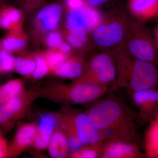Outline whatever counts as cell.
<instances>
[{"mask_svg": "<svg viewBox=\"0 0 158 158\" xmlns=\"http://www.w3.org/2000/svg\"><path fill=\"white\" fill-rule=\"evenodd\" d=\"M90 121L106 140L122 139L140 144L136 130L138 113L111 92L96 101L87 112Z\"/></svg>", "mask_w": 158, "mask_h": 158, "instance_id": "cell-1", "label": "cell"}, {"mask_svg": "<svg viewBox=\"0 0 158 158\" xmlns=\"http://www.w3.org/2000/svg\"><path fill=\"white\" fill-rule=\"evenodd\" d=\"M131 19L118 9L110 10L102 16L101 22L92 31V41L101 49L110 50L124 42Z\"/></svg>", "mask_w": 158, "mask_h": 158, "instance_id": "cell-2", "label": "cell"}, {"mask_svg": "<svg viewBox=\"0 0 158 158\" xmlns=\"http://www.w3.org/2000/svg\"><path fill=\"white\" fill-rule=\"evenodd\" d=\"M123 45L133 58L151 62L158 67L152 33L140 21L131 19Z\"/></svg>", "mask_w": 158, "mask_h": 158, "instance_id": "cell-3", "label": "cell"}, {"mask_svg": "<svg viewBox=\"0 0 158 158\" xmlns=\"http://www.w3.org/2000/svg\"><path fill=\"white\" fill-rule=\"evenodd\" d=\"M116 64L110 51L95 54L90 59L85 75L79 81L115 88L117 81Z\"/></svg>", "mask_w": 158, "mask_h": 158, "instance_id": "cell-4", "label": "cell"}, {"mask_svg": "<svg viewBox=\"0 0 158 158\" xmlns=\"http://www.w3.org/2000/svg\"><path fill=\"white\" fill-rule=\"evenodd\" d=\"M130 94L139 90L158 88V67L151 62L134 58L123 87Z\"/></svg>", "mask_w": 158, "mask_h": 158, "instance_id": "cell-5", "label": "cell"}, {"mask_svg": "<svg viewBox=\"0 0 158 158\" xmlns=\"http://www.w3.org/2000/svg\"><path fill=\"white\" fill-rule=\"evenodd\" d=\"M132 101L138 110L136 122L143 125L151 122L158 114V88L139 90L131 94Z\"/></svg>", "mask_w": 158, "mask_h": 158, "instance_id": "cell-6", "label": "cell"}, {"mask_svg": "<svg viewBox=\"0 0 158 158\" xmlns=\"http://www.w3.org/2000/svg\"><path fill=\"white\" fill-rule=\"evenodd\" d=\"M102 15L95 8L83 6L70 10L66 20L69 31L86 33L92 32L101 21Z\"/></svg>", "mask_w": 158, "mask_h": 158, "instance_id": "cell-7", "label": "cell"}, {"mask_svg": "<svg viewBox=\"0 0 158 158\" xmlns=\"http://www.w3.org/2000/svg\"><path fill=\"white\" fill-rule=\"evenodd\" d=\"M71 134L78 138L84 145L103 143L104 136L92 124L87 113H77L71 120Z\"/></svg>", "mask_w": 158, "mask_h": 158, "instance_id": "cell-8", "label": "cell"}, {"mask_svg": "<svg viewBox=\"0 0 158 158\" xmlns=\"http://www.w3.org/2000/svg\"><path fill=\"white\" fill-rule=\"evenodd\" d=\"M112 88L90 82L78 81L67 90V98L76 104H84L99 99Z\"/></svg>", "mask_w": 158, "mask_h": 158, "instance_id": "cell-9", "label": "cell"}, {"mask_svg": "<svg viewBox=\"0 0 158 158\" xmlns=\"http://www.w3.org/2000/svg\"><path fill=\"white\" fill-rule=\"evenodd\" d=\"M139 144L134 141L111 139L102 144V158H141L145 156L142 153Z\"/></svg>", "mask_w": 158, "mask_h": 158, "instance_id": "cell-10", "label": "cell"}, {"mask_svg": "<svg viewBox=\"0 0 158 158\" xmlns=\"http://www.w3.org/2000/svg\"><path fill=\"white\" fill-rule=\"evenodd\" d=\"M63 11V6L59 2L50 3L43 7L37 15L40 28L45 32L54 30L59 24Z\"/></svg>", "mask_w": 158, "mask_h": 158, "instance_id": "cell-11", "label": "cell"}, {"mask_svg": "<svg viewBox=\"0 0 158 158\" xmlns=\"http://www.w3.org/2000/svg\"><path fill=\"white\" fill-rule=\"evenodd\" d=\"M158 8V0H129L130 12L139 21L155 18Z\"/></svg>", "mask_w": 158, "mask_h": 158, "instance_id": "cell-12", "label": "cell"}, {"mask_svg": "<svg viewBox=\"0 0 158 158\" xmlns=\"http://www.w3.org/2000/svg\"><path fill=\"white\" fill-rule=\"evenodd\" d=\"M56 124V120L52 115L45 114L41 116L34 141L35 147L37 149H45L48 146Z\"/></svg>", "mask_w": 158, "mask_h": 158, "instance_id": "cell-13", "label": "cell"}, {"mask_svg": "<svg viewBox=\"0 0 158 158\" xmlns=\"http://www.w3.org/2000/svg\"><path fill=\"white\" fill-rule=\"evenodd\" d=\"M22 107V101L18 96L0 105V131L10 127Z\"/></svg>", "mask_w": 158, "mask_h": 158, "instance_id": "cell-14", "label": "cell"}, {"mask_svg": "<svg viewBox=\"0 0 158 158\" xmlns=\"http://www.w3.org/2000/svg\"><path fill=\"white\" fill-rule=\"evenodd\" d=\"M37 129L34 124L24 125L18 130L14 142L10 148H8L7 156L11 155L16 148H23L29 146L35 141Z\"/></svg>", "mask_w": 158, "mask_h": 158, "instance_id": "cell-15", "label": "cell"}, {"mask_svg": "<svg viewBox=\"0 0 158 158\" xmlns=\"http://www.w3.org/2000/svg\"><path fill=\"white\" fill-rule=\"evenodd\" d=\"M54 72L61 77L70 79L79 78L83 75L84 72L83 60L77 58L67 59L57 65L54 68Z\"/></svg>", "mask_w": 158, "mask_h": 158, "instance_id": "cell-16", "label": "cell"}, {"mask_svg": "<svg viewBox=\"0 0 158 158\" xmlns=\"http://www.w3.org/2000/svg\"><path fill=\"white\" fill-rule=\"evenodd\" d=\"M20 11L10 4L0 7V28L10 31H17L21 19Z\"/></svg>", "mask_w": 158, "mask_h": 158, "instance_id": "cell-17", "label": "cell"}, {"mask_svg": "<svg viewBox=\"0 0 158 158\" xmlns=\"http://www.w3.org/2000/svg\"><path fill=\"white\" fill-rule=\"evenodd\" d=\"M50 156L53 158L65 157L68 153V139L61 132H57L52 135L48 145Z\"/></svg>", "mask_w": 158, "mask_h": 158, "instance_id": "cell-18", "label": "cell"}, {"mask_svg": "<svg viewBox=\"0 0 158 158\" xmlns=\"http://www.w3.org/2000/svg\"><path fill=\"white\" fill-rule=\"evenodd\" d=\"M150 123L145 138V156L158 158V117Z\"/></svg>", "mask_w": 158, "mask_h": 158, "instance_id": "cell-19", "label": "cell"}, {"mask_svg": "<svg viewBox=\"0 0 158 158\" xmlns=\"http://www.w3.org/2000/svg\"><path fill=\"white\" fill-rule=\"evenodd\" d=\"M23 88L22 83L18 79L11 80L0 87V105L18 96Z\"/></svg>", "mask_w": 158, "mask_h": 158, "instance_id": "cell-20", "label": "cell"}, {"mask_svg": "<svg viewBox=\"0 0 158 158\" xmlns=\"http://www.w3.org/2000/svg\"><path fill=\"white\" fill-rule=\"evenodd\" d=\"M17 31H11V33L1 42L2 49L9 53L19 50L25 47V41L17 36Z\"/></svg>", "mask_w": 158, "mask_h": 158, "instance_id": "cell-21", "label": "cell"}, {"mask_svg": "<svg viewBox=\"0 0 158 158\" xmlns=\"http://www.w3.org/2000/svg\"><path fill=\"white\" fill-rule=\"evenodd\" d=\"M103 143H98L87 146L84 148L73 152V156L75 158H101L102 154Z\"/></svg>", "mask_w": 158, "mask_h": 158, "instance_id": "cell-22", "label": "cell"}, {"mask_svg": "<svg viewBox=\"0 0 158 158\" xmlns=\"http://www.w3.org/2000/svg\"><path fill=\"white\" fill-rule=\"evenodd\" d=\"M66 40L71 47L77 49H80L84 47L88 42V38L87 33L85 31L77 32L68 31Z\"/></svg>", "mask_w": 158, "mask_h": 158, "instance_id": "cell-23", "label": "cell"}, {"mask_svg": "<svg viewBox=\"0 0 158 158\" xmlns=\"http://www.w3.org/2000/svg\"><path fill=\"white\" fill-rule=\"evenodd\" d=\"M36 65V62L33 60L18 57L15 59L14 69L20 74L29 75L34 73Z\"/></svg>", "mask_w": 158, "mask_h": 158, "instance_id": "cell-24", "label": "cell"}, {"mask_svg": "<svg viewBox=\"0 0 158 158\" xmlns=\"http://www.w3.org/2000/svg\"><path fill=\"white\" fill-rule=\"evenodd\" d=\"M45 61L48 67L54 69L57 65L68 59L67 54L61 51H51L46 55Z\"/></svg>", "mask_w": 158, "mask_h": 158, "instance_id": "cell-25", "label": "cell"}, {"mask_svg": "<svg viewBox=\"0 0 158 158\" xmlns=\"http://www.w3.org/2000/svg\"><path fill=\"white\" fill-rule=\"evenodd\" d=\"M15 59L9 53L3 49L0 51V61L2 72H8L14 69Z\"/></svg>", "mask_w": 158, "mask_h": 158, "instance_id": "cell-26", "label": "cell"}, {"mask_svg": "<svg viewBox=\"0 0 158 158\" xmlns=\"http://www.w3.org/2000/svg\"><path fill=\"white\" fill-rule=\"evenodd\" d=\"M36 68L33 73L34 78L40 79L44 77L48 73L49 67L47 63L43 58L36 57Z\"/></svg>", "mask_w": 158, "mask_h": 158, "instance_id": "cell-27", "label": "cell"}, {"mask_svg": "<svg viewBox=\"0 0 158 158\" xmlns=\"http://www.w3.org/2000/svg\"><path fill=\"white\" fill-rule=\"evenodd\" d=\"M63 41L61 35L57 32H52L48 34L46 38L47 44L52 48H58Z\"/></svg>", "mask_w": 158, "mask_h": 158, "instance_id": "cell-28", "label": "cell"}, {"mask_svg": "<svg viewBox=\"0 0 158 158\" xmlns=\"http://www.w3.org/2000/svg\"><path fill=\"white\" fill-rule=\"evenodd\" d=\"M69 148L73 152L81 149L83 144L75 136L70 135L68 139Z\"/></svg>", "mask_w": 158, "mask_h": 158, "instance_id": "cell-29", "label": "cell"}, {"mask_svg": "<svg viewBox=\"0 0 158 158\" xmlns=\"http://www.w3.org/2000/svg\"><path fill=\"white\" fill-rule=\"evenodd\" d=\"M86 4L92 8H100L111 2L113 0H86Z\"/></svg>", "mask_w": 158, "mask_h": 158, "instance_id": "cell-30", "label": "cell"}, {"mask_svg": "<svg viewBox=\"0 0 158 158\" xmlns=\"http://www.w3.org/2000/svg\"><path fill=\"white\" fill-rule=\"evenodd\" d=\"M23 6L28 9H33L39 6L43 0H19Z\"/></svg>", "mask_w": 158, "mask_h": 158, "instance_id": "cell-31", "label": "cell"}, {"mask_svg": "<svg viewBox=\"0 0 158 158\" xmlns=\"http://www.w3.org/2000/svg\"><path fill=\"white\" fill-rule=\"evenodd\" d=\"M0 134V158L7 156L8 148L6 144V142L4 141Z\"/></svg>", "mask_w": 158, "mask_h": 158, "instance_id": "cell-32", "label": "cell"}, {"mask_svg": "<svg viewBox=\"0 0 158 158\" xmlns=\"http://www.w3.org/2000/svg\"><path fill=\"white\" fill-rule=\"evenodd\" d=\"M58 48L60 51L65 54H68L71 50V47L67 43L63 41L59 46Z\"/></svg>", "mask_w": 158, "mask_h": 158, "instance_id": "cell-33", "label": "cell"}, {"mask_svg": "<svg viewBox=\"0 0 158 158\" xmlns=\"http://www.w3.org/2000/svg\"><path fill=\"white\" fill-rule=\"evenodd\" d=\"M154 40L155 45L156 52L158 59V24L156 25L152 32Z\"/></svg>", "mask_w": 158, "mask_h": 158, "instance_id": "cell-34", "label": "cell"}, {"mask_svg": "<svg viewBox=\"0 0 158 158\" xmlns=\"http://www.w3.org/2000/svg\"><path fill=\"white\" fill-rule=\"evenodd\" d=\"M13 0H0V7L6 4H10Z\"/></svg>", "mask_w": 158, "mask_h": 158, "instance_id": "cell-35", "label": "cell"}, {"mask_svg": "<svg viewBox=\"0 0 158 158\" xmlns=\"http://www.w3.org/2000/svg\"><path fill=\"white\" fill-rule=\"evenodd\" d=\"M156 18L158 19V8L156 16Z\"/></svg>", "mask_w": 158, "mask_h": 158, "instance_id": "cell-36", "label": "cell"}, {"mask_svg": "<svg viewBox=\"0 0 158 158\" xmlns=\"http://www.w3.org/2000/svg\"><path fill=\"white\" fill-rule=\"evenodd\" d=\"M157 117H158V115L157 117Z\"/></svg>", "mask_w": 158, "mask_h": 158, "instance_id": "cell-37", "label": "cell"}]
</instances>
